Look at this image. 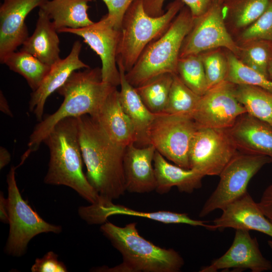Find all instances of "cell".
<instances>
[{"label": "cell", "mask_w": 272, "mask_h": 272, "mask_svg": "<svg viewBox=\"0 0 272 272\" xmlns=\"http://www.w3.org/2000/svg\"><path fill=\"white\" fill-rule=\"evenodd\" d=\"M270 0H228L223 4L226 24L233 32L242 31L263 13Z\"/></svg>", "instance_id": "cell-26"}, {"label": "cell", "mask_w": 272, "mask_h": 272, "mask_svg": "<svg viewBox=\"0 0 272 272\" xmlns=\"http://www.w3.org/2000/svg\"><path fill=\"white\" fill-rule=\"evenodd\" d=\"M135 0H110L111 8L107 15L121 29L123 17L131 4Z\"/></svg>", "instance_id": "cell-38"}, {"label": "cell", "mask_w": 272, "mask_h": 272, "mask_svg": "<svg viewBox=\"0 0 272 272\" xmlns=\"http://www.w3.org/2000/svg\"><path fill=\"white\" fill-rule=\"evenodd\" d=\"M236 85L225 81L201 96L192 115L198 127L228 129L247 113L235 95Z\"/></svg>", "instance_id": "cell-13"}, {"label": "cell", "mask_w": 272, "mask_h": 272, "mask_svg": "<svg viewBox=\"0 0 272 272\" xmlns=\"http://www.w3.org/2000/svg\"><path fill=\"white\" fill-rule=\"evenodd\" d=\"M272 163L267 156L238 152L220 175L219 182L202 206L199 214L203 217L222 210L247 192L251 178L265 165Z\"/></svg>", "instance_id": "cell-9"}, {"label": "cell", "mask_w": 272, "mask_h": 272, "mask_svg": "<svg viewBox=\"0 0 272 272\" xmlns=\"http://www.w3.org/2000/svg\"><path fill=\"white\" fill-rule=\"evenodd\" d=\"M120 75L119 99L123 110L131 121L136 133L135 145L145 147L150 145L148 131L155 117L146 106L135 87L130 84L125 78V72L122 64L117 61Z\"/></svg>", "instance_id": "cell-22"}, {"label": "cell", "mask_w": 272, "mask_h": 272, "mask_svg": "<svg viewBox=\"0 0 272 272\" xmlns=\"http://www.w3.org/2000/svg\"><path fill=\"white\" fill-rule=\"evenodd\" d=\"M43 142L50 155L44 182L68 186L90 204L97 203L99 196L83 170L78 118L71 117L59 121Z\"/></svg>", "instance_id": "cell-2"}, {"label": "cell", "mask_w": 272, "mask_h": 272, "mask_svg": "<svg viewBox=\"0 0 272 272\" xmlns=\"http://www.w3.org/2000/svg\"><path fill=\"white\" fill-rule=\"evenodd\" d=\"M176 74L183 83L196 94L201 96L208 91L200 54L179 58Z\"/></svg>", "instance_id": "cell-33"}, {"label": "cell", "mask_w": 272, "mask_h": 272, "mask_svg": "<svg viewBox=\"0 0 272 272\" xmlns=\"http://www.w3.org/2000/svg\"><path fill=\"white\" fill-rule=\"evenodd\" d=\"M82 46L80 41H76L69 55L50 66L39 87L31 93L29 109L39 121L42 119L44 105L48 97L61 87L73 72L90 67L80 58Z\"/></svg>", "instance_id": "cell-17"}, {"label": "cell", "mask_w": 272, "mask_h": 272, "mask_svg": "<svg viewBox=\"0 0 272 272\" xmlns=\"http://www.w3.org/2000/svg\"><path fill=\"white\" fill-rule=\"evenodd\" d=\"M222 211V215L213 221V230L228 228L254 230L272 238V223L248 192Z\"/></svg>", "instance_id": "cell-18"}, {"label": "cell", "mask_w": 272, "mask_h": 272, "mask_svg": "<svg viewBox=\"0 0 272 272\" xmlns=\"http://www.w3.org/2000/svg\"><path fill=\"white\" fill-rule=\"evenodd\" d=\"M227 129L239 152L267 156L272 161L270 125L245 113Z\"/></svg>", "instance_id": "cell-21"}, {"label": "cell", "mask_w": 272, "mask_h": 272, "mask_svg": "<svg viewBox=\"0 0 272 272\" xmlns=\"http://www.w3.org/2000/svg\"><path fill=\"white\" fill-rule=\"evenodd\" d=\"M228 71L226 81L235 85H247L263 88L272 92V80L242 62L233 53L226 54Z\"/></svg>", "instance_id": "cell-32"}, {"label": "cell", "mask_w": 272, "mask_h": 272, "mask_svg": "<svg viewBox=\"0 0 272 272\" xmlns=\"http://www.w3.org/2000/svg\"><path fill=\"white\" fill-rule=\"evenodd\" d=\"M235 95L246 112L272 127V92L251 85H236Z\"/></svg>", "instance_id": "cell-27"}, {"label": "cell", "mask_w": 272, "mask_h": 272, "mask_svg": "<svg viewBox=\"0 0 272 272\" xmlns=\"http://www.w3.org/2000/svg\"><path fill=\"white\" fill-rule=\"evenodd\" d=\"M238 152L227 129L198 127L189 150V169L204 177L219 176Z\"/></svg>", "instance_id": "cell-10"}, {"label": "cell", "mask_w": 272, "mask_h": 272, "mask_svg": "<svg viewBox=\"0 0 272 272\" xmlns=\"http://www.w3.org/2000/svg\"><path fill=\"white\" fill-rule=\"evenodd\" d=\"M105 4L108 11L110 10L111 8V2L110 0H102Z\"/></svg>", "instance_id": "cell-45"}, {"label": "cell", "mask_w": 272, "mask_h": 272, "mask_svg": "<svg viewBox=\"0 0 272 272\" xmlns=\"http://www.w3.org/2000/svg\"><path fill=\"white\" fill-rule=\"evenodd\" d=\"M0 220L2 223L9 224L8 198H5L4 192H0Z\"/></svg>", "instance_id": "cell-40"}, {"label": "cell", "mask_w": 272, "mask_h": 272, "mask_svg": "<svg viewBox=\"0 0 272 272\" xmlns=\"http://www.w3.org/2000/svg\"><path fill=\"white\" fill-rule=\"evenodd\" d=\"M222 47L237 56L239 53V46L225 22L223 5L212 3L203 14L194 19L193 27L183 42L179 58Z\"/></svg>", "instance_id": "cell-11"}, {"label": "cell", "mask_w": 272, "mask_h": 272, "mask_svg": "<svg viewBox=\"0 0 272 272\" xmlns=\"http://www.w3.org/2000/svg\"><path fill=\"white\" fill-rule=\"evenodd\" d=\"M114 86L103 82L101 69L73 72L56 92L64 98L59 108L42 119L30 134L28 150L37 151L44 138L59 121L71 117L92 116Z\"/></svg>", "instance_id": "cell-4"}, {"label": "cell", "mask_w": 272, "mask_h": 272, "mask_svg": "<svg viewBox=\"0 0 272 272\" xmlns=\"http://www.w3.org/2000/svg\"><path fill=\"white\" fill-rule=\"evenodd\" d=\"M47 0H3L0 7V62L29 37L28 15Z\"/></svg>", "instance_id": "cell-15"}, {"label": "cell", "mask_w": 272, "mask_h": 272, "mask_svg": "<svg viewBox=\"0 0 272 272\" xmlns=\"http://www.w3.org/2000/svg\"><path fill=\"white\" fill-rule=\"evenodd\" d=\"M1 63L23 77L32 91L39 87L50 69V66L22 50L10 53Z\"/></svg>", "instance_id": "cell-28"}, {"label": "cell", "mask_w": 272, "mask_h": 272, "mask_svg": "<svg viewBox=\"0 0 272 272\" xmlns=\"http://www.w3.org/2000/svg\"><path fill=\"white\" fill-rule=\"evenodd\" d=\"M198 128L189 116L155 114L148 131L149 144L166 159L189 169V150Z\"/></svg>", "instance_id": "cell-8"}, {"label": "cell", "mask_w": 272, "mask_h": 272, "mask_svg": "<svg viewBox=\"0 0 272 272\" xmlns=\"http://www.w3.org/2000/svg\"><path fill=\"white\" fill-rule=\"evenodd\" d=\"M257 203L264 215L272 223V184L265 188Z\"/></svg>", "instance_id": "cell-39"}, {"label": "cell", "mask_w": 272, "mask_h": 272, "mask_svg": "<svg viewBox=\"0 0 272 272\" xmlns=\"http://www.w3.org/2000/svg\"><path fill=\"white\" fill-rule=\"evenodd\" d=\"M153 165L156 179L155 191L159 194L166 193L174 186L180 192L187 193L201 187L203 175L192 169L170 163L156 150Z\"/></svg>", "instance_id": "cell-23"}, {"label": "cell", "mask_w": 272, "mask_h": 272, "mask_svg": "<svg viewBox=\"0 0 272 272\" xmlns=\"http://www.w3.org/2000/svg\"><path fill=\"white\" fill-rule=\"evenodd\" d=\"M155 152L152 145L138 147L132 144L125 148L123 169L126 191L145 193L155 190L156 179L153 165Z\"/></svg>", "instance_id": "cell-20"}, {"label": "cell", "mask_w": 272, "mask_h": 272, "mask_svg": "<svg viewBox=\"0 0 272 272\" xmlns=\"http://www.w3.org/2000/svg\"><path fill=\"white\" fill-rule=\"evenodd\" d=\"M218 49L200 53L208 89L226 81L227 78L228 71L227 56Z\"/></svg>", "instance_id": "cell-34"}, {"label": "cell", "mask_w": 272, "mask_h": 272, "mask_svg": "<svg viewBox=\"0 0 272 272\" xmlns=\"http://www.w3.org/2000/svg\"><path fill=\"white\" fill-rule=\"evenodd\" d=\"M58 33H68L79 36L96 53L101 60L103 82L117 87L120 75L116 61L121 29L107 15L99 21L79 29L63 28Z\"/></svg>", "instance_id": "cell-12"}, {"label": "cell", "mask_w": 272, "mask_h": 272, "mask_svg": "<svg viewBox=\"0 0 272 272\" xmlns=\"http://www.w3.org/2000/svg\"><path fill=\"white\" fill-rule=\"evenodd\" d=\"M181 0H174L161 16L152 17L145 11L143 0H135L126 11L121 26L116 61L129 72L143 50L160 37L184 6Z\"/></svg>", "instance_id": "cell-6"}, {"label": "cell", "mask_w": 272, "mask_h": 272, "mask_svg": "<svg viewBox=\"0 0 272 272\" xmlns=\"http://www.w3.org/2000/svg\"><path fill=\"white\" fill-rule=\"evenodd\" d=\"M0 110L5 114L10 117L13 116L8 101L2 91L0 92Z\"/></svg>", "instance_id": "cell-42"}, {"label": "cell", "mask_w": 272, "mask_h": 272, "mask_svg": "<svg viewBox=\"0 0 272 272\" xmlns=\"http://www.w3.org/2000/svg\"><path fill=\"white\" fill-rule=\"evenodd\" d=\"M173 74L158 75L135 87L143 103L154 114L163 113L166 107Z\"/></svg>", "instance_id": "cell-29"}, {"label": "cell", "mask_w": 272, "mask_h": 272, "mask_svg": "<svg viewBox=\"0 0 272 272\" xmlns=\"http://www.w3.org/2000/svg\"><path fill=\"white\" fill-rule=\"evenodd\" d=\"M100 230L122 255V261L112 267H97L107 272H178L184 264L180 254L172 248H161L139 233L137 223L119 227L108 221Z\"/></svg>", "instance_id": "cell-3"}, {"label": "cell", "mask_w": 272, "mask_h": 272, "mask_svg": "<svg viewBox=\"0 0 272 272\" xmlns=\"http://www.w3.org/2000/svg\"><path fill=\"white\" fill-rule=\"evenodd\" d=\"M22 164L12 166L7 175L10 229L4 251L15 257L24 255L28 243L36 235L49 232L59 234L62 231L60 226L44 220L22 198L15 177L16 169Z\"/></svg>", "instance_id": "cell-7"}, {"label": "cell", "mask_w": 272, "mask_h": 272, "mask_svg": "<svg viewBox=\"0 0 272 272\" xmlns=\"http://www.w3.org/2000/svg\"><path fill=\"white\" fill-rule=\"evenodd\" d=\"M57 31L45 12L39 8L35 29L25 40L20 50L33 55L51 66L59 59V39Z\"/></svg>", "instance_id": "cell-24"}, {"label": "cell", "mask_w": 272, "mask_h": 272, "mask_svg": "<svg viewBox=\"0 0 272 272\" xmlns=\"http://www.w3.org/2000/svg\"><path fill=\"white\" fill-rule=\"evenodd\" d=\"M267 73L269 79L272 80V59L268 64L267 68Z\"/></svg>", "instance_id": "cell-43"}, {"label": "cell", "mask_w": 272, "mask_h": 272, "mask_svg": "<svg viewBox=\"0 0 272 272\" xmlns=\"http://www.w3.org/2000/svg\"><path fill=\"white\" fill-rule=\"evenodd\" d=\"M91 117L116 145L126 148L130 144H135V129L122 108L116 87H113Z\"/></svg>", "instance_id": "cell-19"}, {"label": "cell", "mask_w": 272, "mask_h": 272, "mask_svg": "<svg viewBox=\"0 0 272 272\" xmlns=\"http://www.w3.org/2000/svg\"><path fill=\"white\" fill-rule=\"evenodd\" d=\"M92 0H47L39 8L49 16L57 32L63 28L79 29L94 22L89 18V3Z\"/></svg>", "instance_id": "cell-25"}, {"label": "cell", "mask_w": 272, "mask_h": 272, "mask_svg": "<svg viewBox=\"0 0 272 272\" xmlns=\"http://www.w3.org/2000/svg\"><path fill=\"white\" fill-rule=\"evenodd\" d=\"M256 40L272 41V0L260 17L238 36L239 44Z\"/></svg>", "instance_id": "cell-35"}, {"label": "cell", "mask_w": 272, "mask_h": 272, "mask_svg": "<svg viewBox=\"0 0 272 272\" xmlns=\"http://www.w3.org/2000/svg\"><path fill=\"white\" fill-rule=\"evenodd\" d=\"M58 255L52 251L47 252L42 257L37 258L32 265V272H66L65 265L58 260Z\"/></svg>", "instance_id": "cell-37"}, {"label": "cell", "mask_w": 272, "mask_h": 272, "mask_svg": "<svg viewBox=\"0 0 272 272\" xmlns=\"http://www.w3.org/2000/svg\"><path fill=\"white\" fill-rule=\"evenodd\" d=\"M78 214L81 219L90 225L103 224L109 217L122 215L141 217L164 224H181L193 226H201L212 230V224L208 221L191 219L187 214L166 211L145 212L134 210L113 201L98 202L88 206H81L78 209Z\"/></svg>", "instance_id": "cell-16"}, {"label": "cell", "mask_w": 272, "mask_h": 272, "mask_svg": "<svg viewBox=\"0 0 272 272\" xmlns=\"http://www.w3.org/2000/svg\"><path fill=\"white\" fill-rule=\"evenodd\" d=\"M166 0H143L146 12L152 17L162 15L165 11L163 6ZM190 9L193 18L203 14L211 5L210 0H181Z\"/></svg>", "instance_id": "cell-36"}, {"label": "cell", "mask_w": 272, "mask_h": 272, "mask_svg": "<svg viewBox=\"0 0 272 272\" xmlns=\"http://www.w3.org/2000/svg\"><path fill=\"white\" fill-rule=\"evenodd\" d=\"M270 248V249L272 250V240H269L267 242Z\"/></svg>", "instance_id": "cell-46"}, {"label": "cell", "mask_w": 272, "mask_h": 272, "mask_svg": "<svg viewBox=\"0 0 272 272\" xmlns=\"http://www.w3.org/2000/svg\"><path fill=\"white\" fill-rule=\"evenodd\" d=\"M200 98L201 96L186 86L177 74H173L169 98L164 112L192 117Z\"/></svg>", "instance_id": "cell-30"}, {"label": "cell", "mask_w": 272, "mask_h": 272, "mask_svg": "<svg viewBox=\"0 0 272 272\" xmlns=\"http://www.w3.org/2000/svg\"><path fill=\"white\" fill-rule=\"evenodd\" d=\"M228 0H210L212 3H216L221 5L224 4Z\"/></svg>", "instance_id": "cell-44"}, {"label": "cell", "mask_w": 272, "mask_h": 272, "mask_svg": "<svg viewBox=\"0 0 272 272\" xmlns=\"http://www.w3.org/2000/svg\"><path fill=\"white\" fill-rule=\"evenodd\" d=\"M232 268L237 271L250 269L252 272H262L272 269L271 262L261 253L258 241L249 231L236 229L233 242L228 250L209 265L203 266L200 272L226 271Z\"/></svg>", "instance_id": "cell-14"}, {"label": "cell", "mask_w": 272, "mask_h": 272, "mask_svg": "<svg viewBox=\"0 0 272 272\" xmlns=\"http://www.w3.org/2000/svg\"><path fill=\"white\" fill-rule=\"evenodd\" d=\"M77 118L87 178L97 193L98 201H113L126 191L123 169L125 148L112 142L89 115Z\"/></svg>", "instance_id": "cell-1"}, {"label": "cell", "mask_w": 272, "mask_h": 272, "mask_svg": "<svg viewBox=\"0 0 272 272\" xmlns=\"http://www.w3.org/2000/svg\"><path fill=\"white\" fill-rule=\"evenodd\" d=\"M238 45L237 57L240 61L269 78L267 68L272 59V41L251 40Z\"/></svg>", "instance_id": "cell-31"}, {"label": "cell", "mask_w": 272, "mask_h": 272, "mask_svg": "<svg viewBox=\"0 0 272 272\" xmlns=\"http://www.w3.org/2000/svg\"><path fill=\"white\" fill-rule=\"evenodd\" d=\"M194 18L184 5L167 30L148 44L130 70L125 73L128 83L137 87L158 75L177 74L180 52Z\"/></svg>", "instance_id": "cell-5"}, {"label": "cell", "mask_w": 272, "mask_h": 272, "mask_svg": "<svg viewBox=\"0 0 272 272\" xmlns=\"http://www.w3.org/2000/svg\"><path fill=\"white\" fill-rule=\"evenodd\" d=\"M11 160V154L7 149L4 147L0 148V169H3L8 165Z\"/></svg>", "instance_id": "cell-41"}]
</instances>
